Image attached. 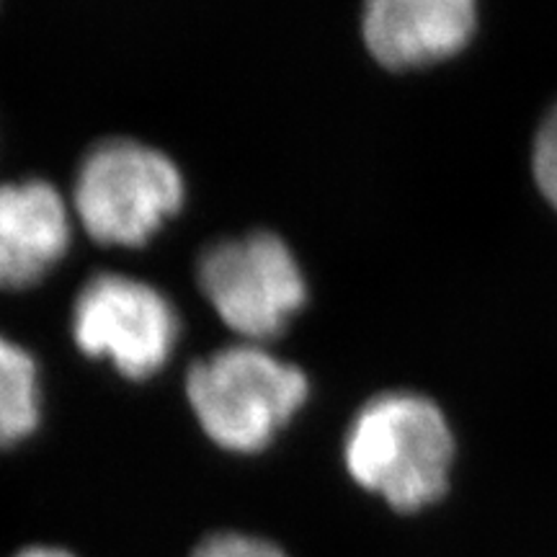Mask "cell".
<instances>
[{
	"instance_id": "cell-4",
	"label": "cell",
	"mask_w": 557,
	"mask_h": 557,
	"mask_svg": "<svg viewBox=\"0 0 557 557\" xmlns=\"http://www.w3.org/2000/svg\"><path fill=\"white\" fill-rule=\"evenodd\" d=\"M197 278L222 323L248 344L276 338L308 302V282L278 235L256 233L205 248Z\"/></svg>"
},
{
	"instance_id": "cell-3",
	"label": "cell",
	"mask_w": 557,
	"mask_h": 557,
	"mask_svg": "<svg viewBox=\"0 0 557 557\" xmlns=\"http://www.w3.org/2000/svg\"><path fill=\"white\" fill-rule=\"evenodd\" d=\"M184 199L178 165L163 150L129 137L90 148L73 184V214L101 246H145L181 212Z\"/></svg>"
},
{
	"instance_id": "cell-11",
	"label": "cell",
	"mask_w": 557,
	"mask_h": 557,
	"mask_svg": "<svg viewBox=\"0 0 557 557\" xmlns=\"http://www.w3.org/2000/svg\"><path fill=\"white\" fill-rule=\"evenodd\" d=\"M16 557H75L70 555L67 549H60V547H29V549H21Z\"/></svg>"
},
{
	"instance_id": "cell-9",
	"label": "cell",
	"mask_w": 557,
	"mask_h": 557,
	"mask_svg": "<svg viewBox=\"0 0 557 557\" xmlns=\"http://www.w3.org/2000/svg\"><path fill=\"white\" fill-rule=\"evenodd\" d=\"M532 171L542 197L557 209V103L542 120L537 137H534Z\"/></svg>"
},
{
	"instance_id": "cell-6",
	"label": "cell",
	"mask_w": 557,
	"mask_h": 557,
	"mask_svg": "<svg viewBox=\"0 0 557 557\" xmlns=\"http://www.w3.org/2000/svg\"><path fill=\"white\" fill-rule=\"evenodd\" d=\"M478 29V0H364L361 37L382 67L416 70L455 58Z\"/></svg>"
},
{
	"instance_id": "cell-1",
	"label": "cell",
	"mask_w": 557,
	"mask_h": 557,
	"mask_svg": "<svg viewBox=\"0 0 557 557\" xmlns=\"http://www.w3.org/2000/svg\"><path fill=\"white\" fill-rule=\"evenodd\" d=\"M455 455L447 416L418 393L372 398L344 438V465L354 483L400 513H418L447 496Z\"/></svg>"
},
{
	"instance_id": "cell-8",
	"label": "cell",
	"mask_w": 557,
	"mask_h": 557,
	"mask_svg": "<svg viewBox=\"0 0 557 557\" xmlns=\"http://www.w3.org/2000/svg\"><path fill=\"white\" fill-rule=\"evenodd\" d=\"M41 418L39 367L24 346L0 333V449L29 438Z\"/></svg>"
},
{
	"instance_id": "cell-10",
	"label": "cell",
	"mask_w": 557,
	"mask_h": 557,
	"mask_svg": "<svg viewBox=\"0 0 557 557\" xmlns=\"http://www.w3.org/2000/svg\"><path fill=\"white\" fill-rule=\"evenodd\" d=\"M191 557H287V553L274 542L253 537V534L222 532L201 542Z\"/></svg>"
},
{
	"instance_id": "cell-2",
	"label": "cell",
	"mask_w": 557,
	"mask_h": 557,
	"mask_svg": "<svg viewBox=\"0 0 557 557\" xmlns=\"http://www.w3.org/2000/svg\"><path fill=\"white\" fill-rule=\"evenodd\" d=\"M308 395L310 382L302 369L248 341L209 354L186 377V398L201 431L235 455L267 449Z\"/></svg>"
},
{
	"instance_id": "cell-7",
	"label": "cell",
	"mask_w": 557,
	"mask_h": 557,
	"mask_svg": "<svg viewBox=\"0 0 557 557\" xmlns=\"http://www.w3.org/2000/svg\"><path fill=\"white\" fill-rule=\"evenodd\" d=\"M73 212L50 181L0 184V289H26L65 259Z\"/></svg>"
},
{
	"instance_id": "cell-5",
	"label": "cell",
	"mask_w": 557,
	"mask_h": 557,
	"mask_svg": "<svg viewBox=\"0 0 557 557\" xmlns=\"http://www.w3.org/2000/svg\"><path fill=\"white\" fill-rule=\"evenodd\" d=\"M83 354L107 359L129 380H148L178 344V312L158 287L127 274H96L83 284L70 318Z\"/></svg>"
}]
</instances>
